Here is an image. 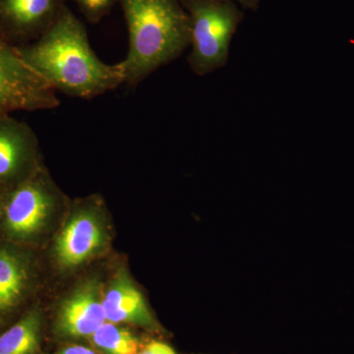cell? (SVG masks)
Returning a JSON list of instances; mask_svg holds the SVG:
<instances>
[{
	"instance_id": "6da1fadb",
	"label": "cell",
	"mask_w": 354,
	"mask_h": 354,
	"mask_svg": "<svg viewBox=\"0 0 354 354\" xmlns=\"http://www.w3.org/2000/svg\"><path fill=\"white\" fill-rule=\"evenodd\" d=\"M17 50L55 92L69 97L93 99L124 84L120 62L109 65L97 57L87 30L67 6L43 36Z\"/></svg>"
},
{
	"instance_id": "9a60e30c",
	"label": "cell",
	"mask_w": 354,
	"mask_h": 354,
	"mask_svg": "<svg viewBox=\"0 0 354 354\" xmlns=\"http://www.w3.org/2000/svg\"><path fill=\"white\" fill-rule=\"evenodd\" d=\"M138 354H176L169 344L162 342H151Z\"/></svg>"
},
{
	"instance_id": "30bf717a",
	"label": "cell",
	"mask_w": 354,
	"mask_h": 354,
	"mask_svg": "<svg viewBox=\"0 0 354 354\" xmlns=\"http://www.w3.org/2000/svg\"><path fill=\"white\" fill-rule=\"evenodd\" d=\"M102 307L108 322L129 323L147 329L157 327L143 293L125 271L118 272L111 279L102 297Z\"/></svg>"
},
{
	"instance_id": "277c9868",
	"label": "cell",
	"mask_w": 354,
	"mask_h": 354,
	"mask_svg": "<svg viewBox=\"0 0 354 354\" xmlns=\"http://www.w3.org/2000/svg\"><path fill=\"white\" fill-rule=\"evenodd\" d=\"M59 202L57 188L41 169L6 188L2 193L0 209L6 234L17 241L36 239Z\"/></svg>"
},
{
	"instance_id": "9c48e42d",
	"label": "cell",
	"mask_w": 354,
	"mask_h": 354,
	"mask_svg": "<svg viewBox=\"0 0 354 354\" xmlns=\"http://www.w3.org/2000/svg\"><path fill=\"white\" fill-rule=\"evenodd\" d=\"M106 321L101 286L95 279L81 283L60 306L57 330L65 337H91Z\"/></svg>"
},
{
	"instance_id": "ba28073f",
	"label": "cell",
	"mask_w": 354,
	"mask_h": 354,
	"mask_svg": "<svg viewBox=\"0 0 354 354\" xmlns=\"http://www.w3.org/2000/svg\"><path fill=\"white\" fill-rule=\"evenodd\" d=\"M39 167V142L29 125L0 116V188L21 183Z\"/></svg>"
},
{
	"instance_id": "7a4b0ae2",
	"label": "cell",
	"mask_w": 354,
	"mask_h": 354,
	"mask_svg": "<svg viewBox=\"0 0 354 354\" xmlns=\"http://www.w3.org/2000/svg\"><path fill=\"white\" fill-rule=\"evenodd\" d=\"M129 48L120 62L124 84L136 86L190 46V21L179 0H120Z\"/></svg>"
},
{
	"instance_id": "8992f818",
	"label": "cell",
	"mask_w": 354,
	"mask_h": 354,
	"mask_svg": "<svg viewBox=\"0 0 354 354\" xmlns=\"http://www.w3.org/2000/svg\"><path fill=\"white\" fill-rule=\"evenodd\" d=\"M95 200L81 203L58 234L55 245L57 264L72 270L87 262L106 245V225Z\"/></svg>"
},
{
	"instance_id": "ac0fdd59",
	"label": "cell",
	"mask_w": 354,
	"mask_h": 354,
	"mask_svg": "<svg viewBox=\"0 0 354 354\" xmlns=\"http://www.w3.org/2000/svg\"><path fill=\"white\" fill-rule=\"evenodd\" d=\"M1 189V188H0ZM1 198H2V193L0 192V209H1Z\"/></svg>"
},
{
	"instance_id": "7c38bea8",
	"label": "cell",
	"mask_w": 354,
	"mask_h": 354,
	"mask_svg": "<svg viewBox=\"0 0 354 354\" xmlns=\"http://www.w3.org/2000/svg\"><path fill=\"white\" fill-rule=\"evenodd\" d=\"M41 314L32 310L0 335V354H36L39 348Z\"/></svg>"
},
{
	"instance_id": "2e32d148",
	"label": "cell",
	"mask_w": 354,
	"mask_h": 354,
	"mask_svg": "<svg viewBox=\"0 0 354 354\" xmlns=\"http://www.w3.org/2000/svg\"><path fill=\"white\" fill-rule=\"evenodd\" d=\"M53 354H97L92 349L86 348L84 346H78V344H75V346H67L64 349H60L59 351Z\"/></svg>"
},
{
	"instance_id": "5b68a950",
	"label": "cell",
	"mask_w": 354,
	"mask_h": 354,
	"mask_svg": "<svg viewBox=\"0 0 354 354\" xmlns=\"http://www.w3.org/2000/svg\"><path fill=\"white\" fill-rule=\"evenodd\" d=\"M59 104L55 91L25 64L17 46L0 36V116L48 111Z\"/></svg>"
},
{
	"instance_id": "8fae6325",
	"label": "cell",
	"mask_w": 354,
	"mask_h": 354,
	"mask_svg": "<svg viewBox=\"0 0 354 354\" xmlns=\"http://www.w3.org/2000/svg\"><path fill=\"white\" fill-rule=\"evenodd\" d=\"M30 283V267L15 249L0 246V314L12 311L24 299Z\"/></svg>"
},
{
	"instance_id": "e0dca14e",
	"label": "cell",
	"mask_w": 354,
	"mask_h": 354,
	"mask_svg": "<svg viewBox=\"0 0 354 354\" xmlns=\"http://www.w3.org/2000/svg\"><path fill=\"white\" fill-rule=\"evenodd\" d=\"M227 1H234L235 3H239L243 8L252 11L257 10L261 3V0H227Z\"/></svg>"
},
{
	"instance_id": "4fadbf2b",
	"label": "cell",
	"mask_w": 354,
	"mask_h": 354,
	"mask_svg": "<svg viewBox=\"0 0 354 354\" xmlns=\"http://www.w3.org/2000/svg\"><path fill=\"white\" fill-rule=\"evenodd\" d=\"M90 337L95 348L104 354H138L141 349L136 335L114 323H104Z\"/></svg>"
},
{
	"instance_id": "52a82bcc",
	"label": "cell",
	"mask_w": 354,
	"mask_h": 354,
	"mask_svg": "<svg viewBox=\"0 0 354 354\" xmlns=\"http://www.w3.org/2000/svg\"><path fill=\"white\" fill-rule=\"evenodd\" d=\"M66 0H0V36L15 46L32 43L59 17Z\"/></svg>"
},
{
	"instance_id": "5bb4252c",
	"label": "cell",
	"mask_w": 354,
	"mask_h": 354,
	"mask_svg": "<svg viewBox=\"0 0 354 354\" xmlns=\"http://www.w3.org/2000/svg\"><path fill=\"white\" fill-rule=\"evenodd\" d=\"M86 19L97 24L104 19L120 0H73Z\"/></svg>"
},
{
	"instance_id": "3957f363",
	"label": "cell",
	"mask_w": 354,
	"mask_h": 354,
	"mask_svg": "<svg viewBox=\"0 0 354 354\" xmlns=\"http://www.w3.org/2000/svg\"><path fill=\"white\" fill-rule=\"evenodd\" d=\"M190 21L191 53L188 64L198 76L223 68L230 57V43L244 14L227 0H179Z\"/></svg>"
}]
</instances>
